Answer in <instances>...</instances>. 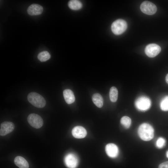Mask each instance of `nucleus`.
I'll use <instances>...</instances> for the list:
<instances>
[{"mask_svg":"<svg viewBox=\"0 0 168 168\" xmlns=\"http://www.w3.org/2000/svg\"><path fill=\"white\" fill-rule=\"evenodd\" d=\"M138 133L141 139L144 141H149L153 138L154 130L150 124L143 123L139 127Z\"/></svg>","mask_w":168,"mask_h":168,"instance_id":"f257e3e1","label":"nucleus"},{"mask_svg":"<svg viewBox=\"0 0 168 168\" xmlns=\"http://www.w3.org/2000/svg\"><path fill=\"white\" fill-rule=\"evenodd\" d=\"M29 102L34 106L38 108L44 107L46 105L44 98L40 94L35 92L29 93L27 96Z\"/></svg>","mask_w":168,"mask_h":168,"instance_id":"f03ea898","label":"nucleus"},{"mask_svg":"<svg viewBox=\"0 0 168 168\" xmlns=\"http://www.w3.org/2000/svg\"><path fill=\"white\" fill-rule=\"evenodd\" d=\"M127 28V23L122 19H118L112 23L111 30L113 33L116 35L122 34L126 30Z\"/></svg>","mask_w":168,"mask_h":168,"instance_id":"7ed1b4c3","label":"nucleus"},{"mask_svg":"<svg viewBox=\"0 0 168 168\" xmlns=\"http://www.w3.org/2000/svg\"><path fill=\"white\" fill-rule=\"evenodd\" d=\"M151 102L148 97L145 96L139 97L135 102V105L136 108L141 111H145L150 107Z\"/></svg>","mask_w":168,"mask_h":168,"instance_id":"20e7f679","label":"nucleus"},{"mask_svg":"<svg viewBox=\"0 0 168 168\" xmlns=\"http://www.w3.org/2000/svg\"><path fill=\"white\" fill-rule=\"evenodd\" d=\"M140 9L143 13L148 15H152L157 11L156 5L153 3L148 1H144L141 4Z\"/></svg>","mask_w":168,"mask_h":168,"instance_id":"39448f33","label":"nucleus"},{"mask_svg":"<svg viewBox=\"0 0 168 168\" xmlns=\"http://www.w3.org/2000/svg\"><path fill=\"white\" fill-rule=\"evenodd\" d=\"M27 121L30 125L35 128H40L43 124V121L41 117L34 113L31 114L29 115Z\"/></svg>","mask_w":168,"mask_h":168,"instance_id":"423d86ee","label":"nucleus"},{"mask_svg":"<svg viewBox=\"0 0 168 168\" xmlns=\"http://www.w3.org/2000/svg\"><path fill=\"white\" fill-rule=\"evenodd\" d=\"M161 50V47L155 44H148L146 47L145 52L149 57L153 58L159 54Z\"/></svg>","mask_w":168,"mask_h":168,"instance_id":"0eeeda50","label":"nucleus"},{"mask_svg":"<svg viewBox=\"0 0 168 168\" xmlns=\"http://www.w3.org/2000/svg\"><path fill=\"white\" fill-rule=\"evenodd\" d=\"M64 161L66 166L69 168H76L78 164V159L74 154L70 153L65 157Z\"/></svg>","mask_w":168,"mask_h":168,"instance_id":"6e6552de","label":"nucleus"},{"mask_svg":"<svg viewBox=\"0 0 168 168\" xmlns=\"http://www.w3.org/2000/svg\"><path fill=\"white\" fill-rule=\"evenodd\" d=\"M15 126L14 124L11 122L5 121L0 124V135L4 136L12 132L14 130Z\"/></svg>","mask_w":168,"mask_h":168,"instance_id":"1a4fd4ad","label":"nucleus"},{"mask_svg":"<svg viewBox=\"0 0 168 168\" xmlns=\"http://www.w3.org/2000/svg\"><path fill=\"white\" fill-rule=\"evenodd\" d=\"M105 151L108 156L113 158L116 157L119 153L117 146L112 143H109L106 146Z\"/></svg>","mask_w":168,"mask_h":168,"instance_id":"9d476101","label":"nucleus"},{"mask_svg":"<svg viewBox=\"0 0 168 168\" xmlns=\"http://www.w3.org/2000/svg\"><path fill=\"white\" fill-rule=\"evenodd\" d=\"M73 136L77 138H82L85 137L87 134L86 129L81 126L74 127L72 130Z\"/></svg>","mask_w":168,"mask_h":168,"instance_id":"9b49d317","label":"nucleus"},{"mask_svg":"<svg viewBox=\"0 0 168 168\" xmlns=\"http://www.w3.org/2000/svg\"><path fill=\"white\" fill-rule=\"evenodd\" d=\"M43 10V8L41 6L37 4H33L29 7L27 12L30 15H38L41 14Z\"/></svg>","mask_w":168,"mask_h":168,"instance_id":"f8f14e48","label":"nucleus"},{"mask_svg":"<svg viewBox=\"0 0 168 168\" xmlns=\"http://www.w3.org/2000/svg\"><path fill=\"white\" fill-rule=\"evenodd\" d=\"M63 95L66 102L70 104L74 102L75 97L73 93L70 89H66L63 91Z\"/></svg>","mask_w":168,"mask_h":168,"instance_id":"ddd939ff","label":"nucleus"},{"mask_svg":"<svg viewBox=\"0 0 168 168\" xmlns=\"http://www.w3.org/2000/svg\"><path fill=\"white\" fill-rule=\"evenodd\" d=\"M15 165L19 168H29V165L26 160L23 157L18 156L16 157L14 160Z\"/></svg>","mask_w":168,"mask_h":168,"instance_id":"4468645a","label":"nucleus"},{"mask_svg":"<svg viewBox=\"0 0 168 168\" xmlns=\"http://www.w3.org/2000/svg\"><path fill=\"white\" fill-rule=\"evenodd\" d=\"M92 100L94 104L98 107L101 108L103 105V99L102 96L99 93H95L92 96Z\"/></svg>","mask_w":168,"mask_h":168,"instance_id":"2eb2a0df","label":"nucleus"},{"mask_svg":"<svg viewBox=\"0 0 168 168\" xmlns=\"http://www.w3.org/2000/svg\"><path fill=\"white\" fill-rule=\"evenodd\" d=\"M68 6L72 10H77L80 9L82 7L81 2L77 0H71L68 2Z\"/></svg>","mask_w":168,"mask_h":168,"instance_id":"dca6fc26","label":"nucleus"},{"mask_svg":"<svg viewBox=\"0 0 168 168\" xmlns=\"http://www.w3.org/2000/svg\"><path fill=\"white\" fill-rule=\"evenodd\" d=\"M118 91L114 86L112 87L110 90L109 96L110 99L112 102H115L117 100L118 97Z\"/></svg>","mask_w":168,"mask_h":168,"instance_id":"f3484780","label":"nucleus"},{"mask_svg":"<svg viewBox=\"0 0 168 168\" xmlns=\"http://www.w3.org/2000/svg\"><path fill=\"white\" fill-rule=\"evenodd\" d=\"M51 56L47 51H43L40 52L38 55V59L41 62H45L49 59Z\"/></svg>","mask_w":168,"mask_h":168,"instance_id":"a211bd4d","label":"nucleus"},{"mask_svg":"<svg viewBox=\"0 0 168 168\" xmlns=\"http://www.w3.org/2000/svg\"><path fill=\"white\" fill-rule=\"evenodd\" d=\"M121 124L125 128L128 129L129 128L131 123V119L127 116H124L121 119Z\"/></svg>","mask_w":168,"mask_h":168,"instance_id":"6ab92c4d","label":"nucleus"},{"mask_svg":"<svg viewBox=\"0 0 168 168\" xmlns=\"http://www.w3.org/2000/svg\"><path fill=\"white\" fill-rule=\"evenodd\" d=\"M160 107L162 110L168 111V95L162 99L160 103Z\"/></svg>","mask_w":168,"mask_h":168,"instance_id":"aec40b11","label":"nucleus"},{"mask_svg":"<svg viewBox=\"0 0 168 168\" xmlns=\"http://www.w3.org/2000/svg\"><path fill=\"white\" fill-rule=\"evenodd\" d=\"M166 140L162 137H160L157 139L156 142V146L159 148H162L165 145Z\"/></svg>","mask_w":168,"mask_h":168,"instance_id":"412c9836","label":"nucleus"},{"mask_svg":"<svg viewBox=\"0 0 168 168\" xmlns=\"http://www.w3.org/2000/svg\"><path fill=\"white\" fill-rule=\"evenodd\" d=\"M158 168H168V161L164 162L160 164Z\"/></svg>","mask_w":168,"mask_h":168,"instance_id":"4be33fe9","label":"nucleus"},{"mask_svg":"<svg viewBox=\"0 0 168 168\" xmlns=\"http://www.w3.org/2000/svg\"><path fill=\"white\" fill-rule=\"evenodd\" d=\"M166 82L168 84V73L166 75Z\"/></svg>","mask_w":168,"mask_h":168,"instance_id":"5701e85b","label":"nucleus"},{"mask_svg":"<svg viewBox=\"0 0 168 168\" xmlns=\"http://www.w3.org/2000/svg\"><path fill=\"white\" fill-rule=\"evenodd\" d=\"M166 156L167 158H168V151H167L166 152Z\"/></svg>","mask_w":168,"mask_h":168,"instance_id":"b1692460","label":"nucleus"}]
</instances>
